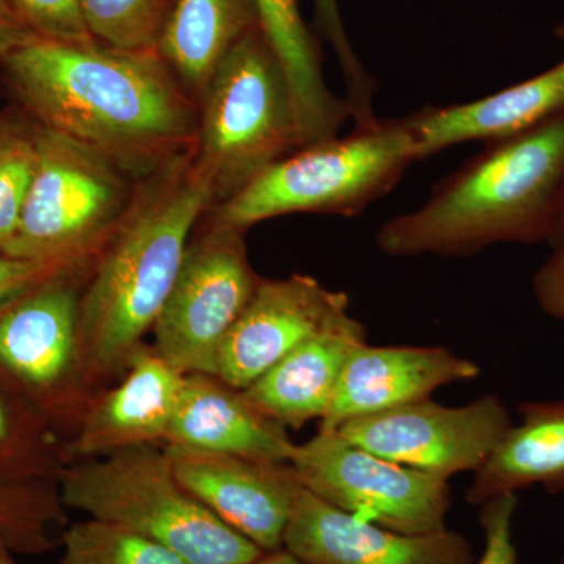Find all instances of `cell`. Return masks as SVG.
Listing matches in <instances>:
<instances>
[{"label": "cell", "mask_w": 564, "mask_h": 564, "mask_svg": "<svg viewBox=\"0 0 564 564\" xmlns=\"http://www.w3.org/2000/svg\"><path fill=\"white\" fill-rule=\"evenodd\" d=\"M18 20L35 39L66 44H96L79 0H10Z\"/></svg>", "instance_id": "f1b7e54d"}, {"label": "cell", "mask_w": 564, "mask_h": 564, "mask_svg": "<svg viewBox=\"0 0 564 564\" xmlns=\"http://www.w3.org/2000/svg\"><path fill=\"white\" fill-rule=\"evenodd\" d=\"M554 35L556 40L563 41L564 43V21L560 22V24L556 25Z\"/></svg>", "instance_id": "8d00e7d4"}, {"label": "cell", "mask_w": 564, "mask_h": 564, "mask_svg": "<svg viewBox=\"0 0 564 564\" xmlns=\"http://www.w3.org/2000/svg\"><path fill=\"white\" fill-rule=\"evenodd\" d=\"M560 564H564V560H563V562H562V563H560Z\"/></svg>", "instance_id": "74e56055"}, {"label": "cell", "mask_w": 564, "mask_h": 564, "mask_svg": "<svg viewBox=\"0 0 564 564\" xmlns=\"http://www.w3.org/2000/svg\"><path fill=\"white\" fill-rule=\"evenodd\" d=\"M513 425L491 458L474 474L467 503L484 505L502 494L543 486L564 492V399L519 404Z\"/></svg>", "instance_id": "ffe728a7"}, {"label": "cell", "mask_w": 564, "mask_h": 564, "mask_svg": "<svg viewBox=\"0 0 564 564\" xmlns=\"http://www.w3.org/2000/svg\"><path fill=\"white\" fill-rule=\"evenodd\" d=\"M58 494L65 507L143 534L191 564H247L262 554L181 484L159 445L69 463Z\"/></svg>", "instance_id": "277c9868"}, {"label": "cell", "mask_w": 564, "mask_h": 564, "mask_svg": "<svg viewBox=\"0 0 564 564\" xmlns=\"http://www.w3.org/2000/svg\"><path fill=\"white\" fill-rule=\"evenodd\" d=\"M313 2L318 28L332 44L337 63L343 70L345 88H347L345 101L350 109L355 128H369L380 120L373 110L375 80L352 50L343 17H340L339 2L337 0H313Z\"/></svg>", "instance_id": "83f0119b"}, {"label": "cell", "mask_w": 564, "mask_h": 564, "mask_svg": "<svg viewBox=\"0 0 564 564\" xmlns=\"http://www.w3.org/2000/svg\"><path fill=\"white\" fill-rule=\"evenodd\" d=\"M367 344L366 326L350 313L299 345L245 389L251 402L284 429L321 422L332 408L345 364Z\"/></svg>", "instance_id": "d6986e66"}, {"label": "cell", "mask_w": 564, "mask_h": 564, "mask_svg": "<svg viewBox=\"0 0 564 564\" xmlns=\"http://www.w3.org/2000/svg\"><path fill=\"white\" fill-rule=\"evenodd\" d=\"M564 198V109L444 177L422 206L377 232L391 258H467L500 243L551 242Z\"/></svg>", "instance_id": "3957f363"}, {"label": "cell", "mask_w": 564, "mask_h": 564, "mask_svg": "<svg viewBox=\"0 0 564 564\" xmlns=\"http://www.w3.org/2000/svg\"><path fill=\"white\" fill-rule=\"evenodd\" d=\"M564 109V58L532 79L473 102L426 107L404 118L417 161L467 141L507 139Z\"/></svg>", "instance_id": "ac0fdd59"}, {"label": "cell", "mask_w": 564, "mask_h": 564, "mask_svg": "<svg viewBox=\"0 0 564 564\" xmlns=\"http://www.w3.org/2000/svg\"><path fill=\"white\" fill-rule=\"evenodd\" d=\"M513 426L510 411L492 393L463 406L434 400L352 419L337 433L378 456L434 477L477 473Z\"/></svg>", "instance_id": "8fae6325"}, {"label": "cell", "mask_w": 564, "mask_h": 564, "mask_svg": "<svg viewBox=\"0 0 564 564\" xmlns=\"http://www.w3.org/2000/svg\"><path fill=\"white\" fill-rule=\"evenodd\" d=\"M306 491L337 510L402 533L447 529L448 480L372 454L337 432L296 444L291 462Z\"/></svg>", "instance_id": "30bf717a"}, {"label": "cell", "mask_w": 564, "mask_h": 564, "mask_svg": "<svg viewBox=\"0 0 564 564\" xmlns=\"http://www.w3.org/2000/svg\"><path fill=\"white\" fill-rule=\"evenodd\" d=\"M348 307L347 293L332 291L307 274L263 278L223 345L215 375L245 391Z\"/></svg>", "instance_id": "4fadbf2b"}, {"label": "cell", "mask_w": 564, "mask_h": 564, "mask_svg": "<svg viewBox=\"0 0 564 564\" xmlns=\"http://www.w3.org/2000/svg\"><path fill=\"white\" fill-rule=\"evenodd\" d=\"M14 554H17V552H14L9 544L0 540V564H20L18 560L14 558Z\"/></svg>", "instance_id": "d590c367"}, {"label": "cell", "mask_w": 564, "mask_h": 564, "mask_svg": "<svg viewBox=\"0 0 564 564\" xmlns=\"http://www.w3.org/2000/svg\"><path fill=\"white\" fill-rule=\"evenodd\" d=\"M2 62L41 128L102 152L133 176L195 148L198 107L158 51L33 39Z\"/></svg>", "instance_id": "6da1fadb"}, {"label": "cell", "mask_w": 564, "mask_h": 564, "mask_svg": "<svg viewBox=\"0 0 564 564\" xmlns=\"http://www.w3.org/2000/svg\"><path fill=\"white\" fill-rule=\"evenodd\" d=\"M196 107V158L217 206L303 147L291 84L259 25L223 58Z\"/></svg>", "instance_id": "5b68a950"}, {"label": "cell", "mask_w": 564, "mask_h": 564, "mask_svg": "<svg viewBox=\"0 0 564 564\" xmlns=\"http://www.w3.org/2000/svg\"><path fill=\"white\" fill-rule=\"evenodd\" d=\"M245 234L214 218L188 242L152 328V347L184 375L217 373L223 345L263 280L252 269Z\"/></svg>", "instance_id": "9c48e42d"}, {"label": "cell", "mask_w": 564, "mask_h": 564, "mask_svg": "<svg viewBox=\"0 0 564 564\" xmlns=\"http://www.w3.org/2000/svg\"><path fill=\"white\" fill-rule=\"evenodd\" d=\"M532 285L540 310L555 321H564V243L552 248L534 273Z\"/></svg>", "instance_id": "1f68e13d"}, {"label": "cell", "mask_w": 564, "mask_h": 564, "mask_svg": "<svg viewBox=\"0 0 564 564\" xmlns=\"http://www.w3.org/2000/svg\"><path fill=\"white\" fill-rule=\"evenodd\" d=\"M91 265L52 274L0 313V381L58 433H74L98 393L80 348L82 293Z\"/></svg>", "instance_id": "ba28073f"}, {"label": "cell", "mask_w": 564, "mask_h": 564, "mask_svg": "<svg viewBox=\"0 0 564 564\" xmlns=\"http://www.w3.org/2000/svg\"><path fill=\"white\" fill-rule=\"evenodd\" d=\"M88 31L104 46L158 51L174 0H79Z\"/></svg>", "instance_id": "484cf974"}, {"label": "cell", "mask_w": 564, "mask_h": 564, "mask_svg": "<svg viewBox=\"0 0 564 564\" xmlns=\"http://www.w3.org/2000/svg\"><path fill=\"white\" fill-rule=\"evenodd\" d=\"M217 207L195 148L144 174L93 262L80 307V348L93 388L120 377L152 332L199 218ZM99 392V391H98Z\"/></svg>", "instance_id": "7a4b0ae2"}, {"label": "cell", "mask_w": 564, "mask_h": 564, "mask_svg": "<svg viewBox=\"0 0 564 564\" xmlns=\"http://www.w3.org/2000/svg\"><path fill=\"white\" fill-rule=\"evenodd\" d=\"M518 505V494H502L481 505L480 525L484 529L485 547L475 564H519L513 536Z\"/></svg>", "instance_id": "f546056e"}, {"label": "cell", "mask_w": 564, "mask_h": 564, "mask_svg": "<svg viewBox=\"0 0 564 564\" xmlns=\"http://www.w3.org/2000/svg\"><path fill=\"white\" fill-rule=\"evenodd\" d=\"M62 545L61 564H191L143 534L93 518L69 525Z\"/></svg>", "instance_id": "d4e9b609"}, {"label": "cell", "mask_w": 564, "mask_h": 564, "mask_svg": "<svg viewBox=\"0 0 564 564\" xmlns=\"http://www.w3.org/2000/svg\"><path fill=\"white\" fill-rule=\"evenodd\" d=\"M307 564H475L473 545L451 529L402 533L337 510L303 488L284 545Z\"/></svg>", "instance_id": "5bb4252c"}, {"label": "cell", "mask_w": 564, "mask_h": 564, "mask_svg": "<svg viewBox=\"0 0 564 564\" xmlns=\"http://www.w3.org/2000/svg\"><path fill=\"white\" fill-rule=\"evenodd\" d=\"M247 564H307L304 563L303 560H300L299 556L289 552L288 549L281 547L278 551L262 552L258 558L252 560V562Z\"/></svg>", "instance_id": "836d02e7"}, {"label": "cell", "mask_w": 564, "mask_h": 564, "mask_svg": "<svg viewBox=\"0 0 564 564\" xmlns=\"http://www.w3.org/2000/svg\"><path fill=\"white\" fill-rule=\"evenodd\" d=\"M256 25L252 0H174L158 52L198 101L223 58Z\"/></svg>", "instance_id": "7402d4cb"}, {"label": "cell", "mask_w": 564, "mask_h": 564, "mask_svg": "<svg viewBox=\"0 0 564 564\" xmlns=\"http://www.w3.org/2000/svg\"><path fill=\"white\" fill-rule=\"evenodd\" d=\"M165 444L272 463H291L296 448L247 392L210 373L185 375Z\"/></svg>", "instance_id": "e0dca14e"}, {"label": "cell", "mask_w": 564, "mask_h": 564, "mask_svg": "<svg viewBox=\"0 0 564 564\" xmlns=\"http://www.w3.org/2000/svg\"><path fill=\"white\" fill-rule=\"evenodd\" d=\"M35 147L31 188L6 256L95 261L131 206L137 176L102 152L41 126Z\"/></svg>", "instance_id": "52a82bcc"}, {"label": "cell", "mask_w": 564, "mask_h": 564, "mask_svg": "<svg viewBox=\"0 0 564 564\" xmlns=\"http://www.w3.org/2000/svg\"><path fill=\"white\" fill-rule=\"evenodd\" d=\"M480 366L445 347H372L364 344L345 364L318 432H337L352 419L429 399L443 386L480 377Z\"/></svg>", "instance_id": "2e32d148"}, {"label": "cell", "mask_w": 564, "mask_h": 564, "mask_svg": "<svg viewBox=\"0 0 564 564\" xmlns=\"http://www.w3.org/2000/svg\"><path fill=\"white\" fill-rule=\"evenodd\" d=\"M66 522L58 485L0 478V540L17 554L43 555L57 545L54 527Z\"/></svg>", "instance_id": "cb8c5ba5"}, {"label": "cell", "mask_w": 564, "mask_h": 564, "mask_svg": "<svg viewBox=\"0 0 564 564\" xmlns=\"http://www.w3.org/2000/svg\"><path fill=\"white\" fill-rule=\"evenodd\" d=\"M35 36L22 25L10 0H0V61Z\"/></svg>", "instance_id": "d6a6232c"}, {"label": "cell", "mask_w": 564, "mask_h": 564, "mask_svg": "<svg viewBox=\"0 0 564 564\" xmlns=\"http://www.w3.org/2000/svg\"><path fill=\"white\" fill-rule=\"evenodd\" d=\"M174 473L212 513L262 552L278 551L302 481L291 463L259 462L163 444Z\"/></svg>", "instance_id": "7c38bea8"}, {"label": "cell", "mask_w": 564, "mask_h": 564, "mask_svg": "<svg viewBox=\"0 0 564 564\" xmlns=\"http://www.w3.org/2000/svg\"><path fill=\"white\" fill-rule=\"evenodd\" d=\"M258 25L291 84L303 147L332 139L351 120L323 76L321 51L296 0H252Z\"/></svg>", "instance_id": "44dd1931"}, {"label": "cell", "mask_w": 564, "mask_h": 564, "mask_svg": "<svg viewBox=\"0 0 564 564\" xmlns=\"http://www.w3.org/2000/svg\"><path fill=\"white\" fill-rule=\"evenodd\" d=\"M93 262L95 261L84 263L31 261V259L0 254V313L52 274L88 267Z\"/></svg>", "instance_id": "4dcf8cb0"}, {"label": "cell", "mask_w": 564, "mask_h": 564, "mask_svg": "<svg viewBox=\"0 0 564 564\" xmlns=\"http://www.w3.org/2000/svg\"><path fill=\"white\" fill-rule=\"evenodd\" d=\"M66 445L35 408L0 381V478L58 485L70 463Z\"/></svg>", "instance_id": "603a6c76"}, {"label": "cell", "mask_w": 564, "mask_h": 564, "mask_svg": "<svg viewBox=\"0 0 564 564\" xmlns=\"http://www.w3.org/2000/svg\"><path fill=\"white\" fill-rule=\"evenodd\" d=\"M564 243V198L562 204V210H560L558 223H556V228L554 236H552L551 245L552 248L560 247V245Z\"/></svg>", "instance_id": "e575fe53"}, {"label": "cell", "mask_w": 564, "mask_h": 564, "mask_svg": "<svg viewBox=\"0 0 564 564\" xmlns=\"http://www.w3.org/2000/svg\"><path fill=\"white\" fill-rule=\"evenodd\" d=\"M120 377L109 391L96 393L82 415L66 445L70 463L165 444L185 375L152 345L141 344Z\"/></svg>", "instance_id": "9a60e30c"}, {"label": "cell", "mask_w": 564, "mask_h": 564, "mask_svg": "<svg viewBox=\"0 0 564 564\" xmlns=\"http://www.w3.org/2000/svg\"><path fill=\"white\" fill-rule=\"evenodd\" d=\"M415 162L417 152L404 118L378 120L292 152L215 207L214 218L248 231L282 215L355 217L388 195Z\"/></svg>", "instance_id": "8992f818"}, {"label": "cell", "mask_w": 564, "mask_h": 564, "mask_svg": "<svg viewBox=\"0 0 564 564\" xmlns=\"http://www.w3.org/2000/svg\"><path fill=\"white\" fill-rule=\"evenodd\" d=\"M35 161V131L0 129V254H6L17 234Z\"/></svg>", "instance_id": "4316f807"}]
</instances>
